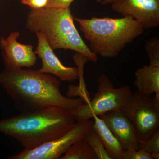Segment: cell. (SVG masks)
Instances as JSON below:
<instances>
[{
  "label": "cell",
  "mask_w": 159,
  "mask_h": 159,
  "mask_svg": "<svg viewBox=\"0 0 159 159\" xmlns=\"http://www.w3.org/2000/svg\"><path fill=\"white\" fill-rule=\"evenodd\" d=\"M0 73V84L11 97L20 113L33 112L52 106L72 114L85 104L82 98L65 97L61 93L60 80L39 70H24L7 63Z\"/></svg>",
  "instance_id": "1"
},
{
  "label": "cell",
  "mask_w": 159,
  "mask_h": 159,
  "mask_svg": "<svg viewBox=\"0 0 159 159\" xmlns=\"http://www.w3.org/2000/svg\"><path fill=\"white\" fill-rule=\"evenodd\" d=\"M76 122L70 111L50 107L0 120V132L14 138L25 148L32 149L62 135Z\"/></svg>",
  "instance_id": "2"
},
{
  "label": "cell",
  "mask_w": 159,
  "mask_h": 159,
  "mask_svg": "<svg viewBox=\"0 0 159 159\" xmlns=\"http://www.w3.org/2000/svg\"><path fill=\"white\" fill-rule=\"evenodd\" d=\"M74 18L70 7L31 9L26 17V28L31 33L43 34L53 50H71L83 54L92 62H97V55L81 38L74 25Z\"/></svg>",
  "instance_id": "3"
},
{
  "label": "cell",
  "mask_w": 159,
  "mask_h": 159,
  "mask_svg": "<svg viewBox=\"0 0 159 159\" xmlns=\"http://www.w3.org/2000/svg\"><path fill=\"white\" fill-rule=\"evenodd\" d=\"M74 20L89 43L91 51L105 58H116L125 46L143 34L145 30L141 23L129 16L75 17Z\"/></svg>",
  "instance_id": "4"
},
{
  "label": "cell",
  "mask_w": 159,
  "mask_h": 159,
  "mask_svg": "<svg viewBox=\"0 0 159 159\" xmlns=\"http://www.w3.org/2000/svg\"><path fill=\"white\" fill-rule=\"evenodd\" d=\"M97 90L93 99L73 113L76 121L89 120L108 111L122 109L133 93L130 87L115 88L105 73L97 78Z\"/></svg>",
  "instance_id": "5"
},
{
  "label": "cell",
  "mask_w": 159,
  "mask_h": 159,
  "mask_svg": "<svg viewBox=\"0 0 159 159\" xmlns=\"http://www.w3.org/2000/svg\"><path fill=\"white\" fill-rule=\"evenodd\" d=\"M130 120L139 142H144L159 129V99L136 92L122 109Z\"/></svg>",
  "instance_id": "6"
},
{
  "label": "cell",
  "mask_w": 159,
  "mask_h": 159,
  "mask_svg": "<svg viewBox=\"0 0 159 159\" xmlns=\"http://www.w3.org/2000/svg\"><path fill=\"white\" fill-rule=\"evenodd\" d=\"M65 134L32 149L25 148L10 157L11 159H59L70 147L84 138L92 128L93 121H77Z\"/></svg>",
  "instance_id": "7"
},
{
  "label": "cell",
  "mask_w": 159,
  "mask_h": 159,
  "mask_svg": "<svg viewBox=\"0 0 159 159\" xmlns=\"http://www.w3.org/2000/svg\"><path fill=\"white\" fill-rule=\"evenodd\" d=\"M111 5L115 12L132 18L145 29L159 25V0H116Z\"/></svg>",
  "instance_id": "8"
},
{
  "label": "cell",
  "mask_w": 159,
  "mask_h": 159,
  "mask_svg": "<svg viewBox=\"0 0 159 159\" xmlns=\"http://www.w3.org/2000/svg\"><path fill=\"white\" fill-rule=\"evenodd\" d=\"M38 45L34 51L42 60V66L40 72L50 74L60 80L74 81L79 79V70L77 67H71L64 66L56 56L42 33H36Z\"/></svg>",
  "instance_id": "9"
},
{
  "label": "cell",
  "mask_w": 159,
  "mask_h": 159,
  "mask_svg": "<svg viewBox=\"0 0 159 159\" xmlns=\"http://www.w3.org/2000/svg\"><path fill=\"white\" fill-rule=\"evenodd\" d=\"M20 34L18 31L11 32L6 38L0 37V48L4 63L16 67L31 68L37 62L34 46L25 45L17 41Z\"/></svg>",
  "instance_id": "10"
},
{
  "label": "cell",
  "mask_w": 159,
  "mask_h": 159,
  "mask_svg": "<svg viewBox=\"0 0 159 159\" xmlns=\"http://www.w3.org/2000/svg\"><path fill=\"white\" fill-rule=\"evenodd\" d=\"M116 138L123 149H138L136 133L122 109L108 111L98 116Z\"/></svg>",
  "instance_id": "11"
},
{
  "label": "cell",
  "mask_w": 159,
  "mask_h": 159,
  "mask_svg": "<svg viewBox=\"0 0 159 159\" xmlns=\"http://www.w3.org/2000/svg\"><path fill=\"white\" fill-rule=\"evenodd\" d=\"M134 84L137 92L144 95L155 96L159 99V66H145L135 72Z\"/></svg>",
  "instance_id": "12"
},
{
  "label": "cell",
  "mask_w": 159,
  "mask_h": 159,
  "mask_svg": "<svg viewBox=\"0 0 159 159\" xmlns=\"http://www.w3.org/2000/svg\"><path fill=\"white\" fill-rule=\"evenodd\" d=\"M93 118L92 128L99 136L111 159H121L123 149L119 141L101 118L98 116Z\"/></svg>",
  "instance_id": "13"
},
{
  "label": "cell",
  "mask_w": 159,
  "mask_h": 159,
  "mask_svg": "<svg viewBox=\"0 0 159 159\" xmlns=\"http://www.w3.org/2000/svg\"><path fill=\"white\" fill-rule=\"evenodd\" d=\"M59 159H97L90 146L83 139L71 145Z\"/></svg>",
  "instance_id": "14"
},
{
  "label": "cell",
  "mask_w": 159,
  "mask_h": 159,
  "mask_svg": "<svg viewBox=\"0 0 159 159\" xmlns=\"http://www.w3.org/2000/svg\"><path fill=\"white\" fill-rule=\"evenodd\" d=\"M84 139L93 150L97 159H111L99 136L93 129H89Z\"/></svg>",
  "instance_id": "15"
},
{
  "label": "cell",
  "mask_w": 159,
  "mask_h": 159,
  "mask_svg": "<svg viewBox=\"0 0 159 159\" xmlns=\"http://www.w3.org/2000/svg\"><path fill=\"white\" fill-rule=\"evenodd\" d=\"M145 48L148 54L150 65L159 66V38H151L145 43Z\"/></svg>",
  "instance_id": "16"
},
{
  "label": "cell",
  "mask_w": 159,
  "mask_h": 159,
  "mask_svg": "<svg viewBox=\"0 0 159 159\" xmlns=\"http://www.w3.org/2000/svg\"><path fill=\"white\" fill-rule=\"evenodd\" d=\"M138 149H142L151 154L159 153V129L146 141L139 142Z\"/></svg>",
  "instance_id": "17"
},
{
  "label": "cell",
  "mask_w": 159,
  "mask_h": 159,
  "mask_svg": "<svg viewBox=\"0 0 159 159\" xmlns=\"http://www.w3.org/2000/svg\"><path fill=\"white\" fill-rule=\"evenodd\" d=\"M121 159H152L151 154L142 149H123Z\"/></svg>",
  "instance_id": "18"
},
{
  "label": "cell",
  "mask_w": 159,
  "mask_h": 159,
  "mask_svg": "<svg viewBox=\"0 0 159 159\" xmlns=\"http://www.w3.org/2000/svg\"><path fill=\"white\" fill-rule=\"evenodd\" d=\"M50 0H21L22 4L27 5L31 9H37L47 6Z\"/></svg>",
  "instance_id": "19"
},
{
  "label": "cell",
  "mask_w": 159,
  "mask_h": 159,
  "mask_svg": "<svg viewBox=\"0 0 159 159\" xmlns=\"http://www.w3.org/2000/svg\"><path fill=\"white\" fill-rule=\"evenodd\" d=\"M75 0H50L46 7L55 8H66L70 7L71 4Z\"/></svg>",
  "instance_id": "20"
},
{
  "label": "cell",
  "mask_w": 159,
  "mask_h": 159,
  "mask_svg": "<svg viewBox=\"0 0 159 159\" xmlns=\"http://www.w3.org/2000/svg\"><path fill=\"white\" fill-rule=\"evenodd\" d=\"M116 0H96V2L97 4L101 5H111Z\"/></svg>",
  "instance_id": "21"
}]
</instances>
